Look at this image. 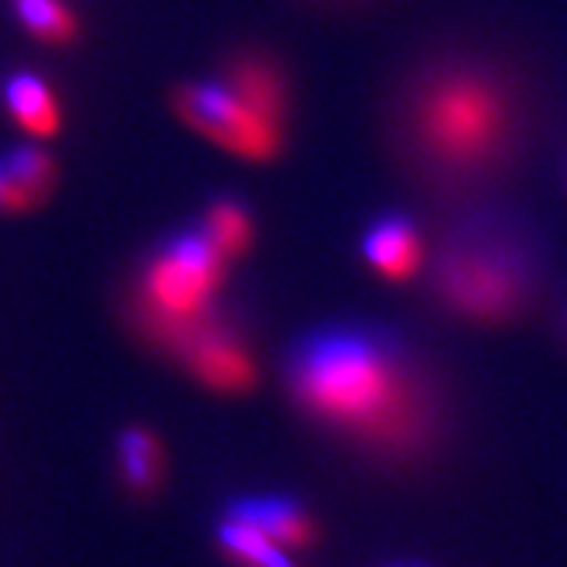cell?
<instances>
[{
	"instance_id": "cell-1",
	"label": "cell",
	"mask_w": 567,
	"mask_h": 567,
	"mask_svg": "<svg viewBox=\"0 0 567 567\" xmlns=\"http://www.w3.org/2000/svg\"><path fill=\"white\" fill-rule=\"evenodd\" d=\"M543 80L486 35L425 41L391 70L375 104L388 167L439 212L507 196L543 140Z\"/></svg>"
},
{
	"instance_id": "cell-2",
	"label": "cell",
	"mask_w": 567,
	"mask_h": 567,
	"mask_svg": "<svg viewBox=\"0 0 567 567\" xmlns=\"http://www.w3.org/2000/svg\"><path fill=\"white\" fill-rule=\"evenodd\" d=\"M287 385L319 423L394 451L420 445L439 416L423 360L385 324L334 322L306 331L290 347Z\"/></svg>"
},
{
	"instance_id": "cell-3",
	"label": "cell",
	"mask_w": 567,
	"mask_h": 567,
	"mask_svg": "<svg viewBox=\"0 0 567 567\" xmlns=\"http://www.w3.org/2000/svg\"><path fill=\"white\" fill-rule=\"evenodd\" d=\"M420 278L454 319L507 324L546 297L555 249L546 224L529 208L492 196L439 212Z\"/></svg>"
},
{
	"instance_id": "cell-4",
	"label": "cell",
	"mask_w": 567,
	"mask_h": 567,
	"mask_svg": "<svg viewBox=\"0 0 567 567\" xmlns=\"http://www.w3.org/2000/svg\"><path fill=\"white\" fill-rule=\"evenodd\" d=\"M227 259L203 230L171 237L148 256L140 278V324L145 334L181 353L189 334L218 309Z\"/></svg>"
},
{
	"instance_id": "cell-5",
	"label": "cell",
	"mask_w": 567,
	"mask_h": 567,
	"mask_svg": "<svg viewBox=\"0 0 567 567\" xmlns=\"http://www.w3.org/2000/svg\"><path fill=\"white\" fill-rule=\"evenodd\" d=\"M174 107L189 130L203 133L205 140L246 162H271L287 145L290 130L268 121L259 107H252L221 76L181 85L174 95Z\"/></svg>"
},
{
	"instance_id": "cell-6",
	"label": "cell",
	"mask_w": 567,
	"mask_h": 567,
	"mask_svg": "<svg viewBox=\"0 0 567 567\" xmlns=\"http://www.w3.org/2000/svg\"><path fill=\"white\" fill-rule=\"evenodd\" d=\"M186 357L189 372L221 394H240L249 391L259 379V369L252 360V350L244 341L240 328L230 322L224 312H212L181 350Z\"/></svg>"
},
{
	"instance_id": "cell-7",
	"label": "cell",
	"mask_w": 567,
	"mask_h": 567,
	"mask_svg": "<svg viewBox=\"0 0 567 567\" xmlns=\"http://www.w3.org/2000/svg\"><path fill=\"white\" fill-rule=\"evenodd\" d=\"M218 76L234 92H240L252 107H259L268 121L281 123L284 130H290L293 102H297L293 99V76L275 51L259 48V44H244L224 58Z\"/></svg>"
},
{
	"instance_id": "cell-8",
	"label": "cell",
	"mask_w": 567,
	"mask_h": 567,
	"mask_svg": "<svg viewBox=\"0 0 567 567\" xmlns=\"http://www.w3.org/2000/svg\"><path fill=\"white\" fill-rule=\"evenodd\" d=\"M425 252H429V240L410 212L388 208L365 221L363 237H360V256L375 275H382L388 281L420 278Z\"/></svg>"
},
{
	"instance_id": "cell-9",
	"label": "cell",
	"mask_w": 567,
	"mask_h": 567,
	"mask_svg": "<svg viewBox=\"0 0 567 567\" xmlns=\"http://www.w3.org/2000/svg\"><path fill=\"white\" fill-rule=\"evenodd\" d=\"M58 183L54 162L35 152L22 148L0 162V212H29L48 199Z\"/></svg>"
},
{
	"instance_id": "cell-10",
	"label": "cell",
	"mask_w": 567,
	"mask_h": 567,
	"mask_svg": "<svg viewBox=\"0 0 567 567\" xmlns=\"http://www.w3.org/2000/svg\"><path fill=\"white\" fill-rule=\"evenodd\" d=\"M199 230L212 240V246L221 252L224 259H240L256 244V218L249 205L237 196H218L212 199L203 212Z\"/></svg>"
},
{
	"instance_id": "cell-11",
	"label": "cell",
	"mask_w": 567,
	"mask_h": 567,
	"mask_svg": "<svg viewBox=\"0 0 567 567\" xmlns=\"http://www.w3.org/2000/svg\"><path fill=\"white\" fill-rule=\"evenodd\" d=\"M7 107L13 121L32 136H51L61 126V107L54 92L32 73H20L7 82Z\"/></svg>"
},
{
	"instance_id": "cell-12",
	"label": "cell",
	"mask_w": 567,
	"mask_h": 567,
	"mask_svg": "<svg viewBox=\"0 0 567 567\" xmlns=\"http://www.w3.org/2000/svg\"><path fill=\"white\" fill-rule=\"evenodd\" d=\"M218 539H221L224 551L244 567H293L281 543L271 539L262 527H256L237 507L230 511V517L221 524Z\"/></svg>"
},
{
	"instance_id": "cell-13",
	"label": "cell",
	"mask_w": 567,
	"mask_h": 567,
	"mask_svg": "<svg viewBox=\"0 0 567 567\" xmlns=\"http://www.w3.org/2000/svg\"><path fill=\"white\" fill-rule=\"evenodd\" d=\"M237 511L249 517L256 527H262L271 539H278L284 548H306L312 543L316 529L303 514V507L281 498H262V502H244Z\"/></svg>"
},
{
	"instance_id": "cell-14",
	"label": "cell",
	"mask_w": 567,
	"mask_h": 567,
	"mask_svg": "<svg viewBox=\"0 0 567 567\" xmlns=\"http://www.w3.org/2000/svg\"><path fill=\"white\" fill-rule=\"evenodd\" d=\"M121 470L123 480L133 492H152L158 486L164 470V454L158 439L145 429H130L121 439Z\"/></svg>"
},
{
	"instance_id": "cell-15",
	"label": "cell",
	"mask_w": 567,
	"mask_h": 567,
	"mask_svg": "<svg viewBox=\"0 0 567 567\" xmlns=\"http://www.w3.org/2000/svg\"><path fill=\"white\" fill-rule=\"evenodd\" d=\"M22 22L48 44H63L76 35V20L61 0H20Z\"/></svg>"
},
{
	"instance_id": "cell-16",
	"label": "cell",
	"mask_w": 567,
	"mask_h": 567,
	"mask_svg": "<svg viewBox=\"0 0 567 567\" xmlns=\"http://www.w3.org/2000/svg\"><path fill=\"white\" fill-rule=\"evenodd\" d=\"M293 3H303L309 10H322V13H347V10H360L372 0H293Z\"/></svg>"
},
{
	"instance_id": "cell-17",
	"label": "cell",
	"mask_w": 567,
	"mask_h": 567,
	"mask_svg": "<svg viewBox=\"0 0 567 567\" xmlns=\"http://www.w3.org/2000/svg\"><path fill=\"white\" fill-rule=\"evenodd\" d=\"M558 328H561V334H565L567 341V287L561 290V297H558Z\"/></svg>"
}]
</instances>
